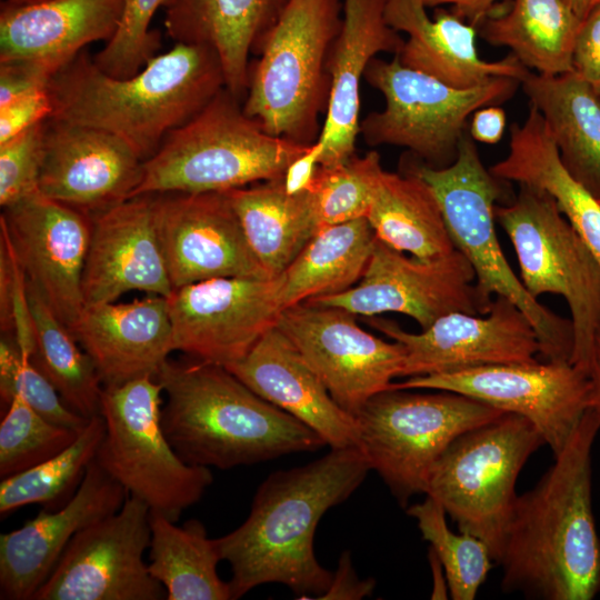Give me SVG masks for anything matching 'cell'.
Instances as JSON below:
<instances>
[{
  "label": "cell",
  "mask_w": 600,
  "mask_h": 600,
  "mask_svg": "<svg viewBox=\"0 0 600 600\" xmlns=\"http://www.w3.org/2000/svg\"><path fill=\"white\" fill-rule=\"evenodd\" d=\"M364 80L384 97V108L360 121V133L371 147L407 148L432 168L450 166L474 111L512 98L520 81L494 77L472 88H454L429 74L373 58Z\"/></svg>",
  "instance_id": "12"
},
{
  "label": "cell",
  "mask_w": 600,
  "mask_h": 600,
  "mask_svg": "<svg viewBox=\"0 0 600 600\" xmlns=\"http://www.w3.org/2000/svg\"><path fill=\"white\" fill-rule=\"evenodd\" d=\"M589 378L591 382L590 408H592L600 416V329L594 339Z\"/></svg>",
  "instance_id": "51"
},
{
  "label": "cell",
  "mask_w": 600,
  "mask_h": 600,
  "mask_svg": "<svg viewBox=\"0 0 600 600\" xmlns=\"http://www.w3.org/2000/svg\"><path fill=\"white\" fill-rule=\"evenodd\" d=\"M52 112V101L47 87L31 91L0 108V144L48 120Z\"/></svg>",
  "instance_id": "44"
},
{
  "label": "cell",
  "mask_w": 600,
  "mask_h": 600,
  "mask_svg": "<svg viewBox=\"0 0 600 600\" xmlns=\"http://www.w3.org/2000/svg\"><path fill=\"white\" fill-rule=\"evenodd\" d=\"M518 186L512 201L496 206V221L513 246L528 292L566 300L574 336L571 363L589 376L600 329V264L549 193Z\"/></svg>",
  "instance_id": "11"
},
{
  "label": "cell",
  "mask_w": 600,
  "mask_h": 600,
  "mask_svg": "<svg viewBox=\"0 0 600 600\" xmlns=\"http://www.w3.org/2000/svg\"><path fill=\"white\" fill-rule=\"evenodd\" d=\"M506 123L507 116L501 107L487 106L473 112L468 131L474 141L494 144L501 140Z\"/></svg>",
  "instance_id": "49"
},
{
  "label": "cell",
  "mask_w": 600,
  "mask_h": 600,
  "mask_svg": "<svg viewBox=\"0 0 600 600\" xmlns=\"http://www.w3.org/2000/svg\"><path fill=\"white\" fill-rule=\"evenodd\" d=\"M573 72L591 84L600 83V3L581 20L576 36Z\"/></svg>",
  "instance_id": "45"
},
{
  "label": "cell",
  "mask_w": 600,
  "mask_h": 600,
  "mask_svg": "<svg viewBox=\"0 0 600 600\" xmlns=\"http://www.w3.org/2000/svg\"><path fill=\"white\" fill-rule=\"evenodd\" d=\"M143 291L170 298L173 287L159 236L157 194H141L92 218L82 276L84 308Z\"/></svg>",
  "instance_id": "22"
},
{
  "label": "cell",
  "mask_w": 600,
  "mask_h": 600,
  "mask_svg": "<svg viewBox=\"0 0 600 600\" xmlns=\"http://www.w3.org/2000/svg\"><path fill=\"white\" fill-rule=\"evenodd\" d=\"M123 0H43L2 4L0 62H33L52 77L87 44L110 40L119 26Z\"/></svg>",
  "instance_id": "27"
},
{
  "label": "cell",
  "mask_w": 600,
  "mask_h": 600,
  "mask_svg": "<svg viewBox=\"0 0 600 600\" xmlns=\"http://www.w3.org/2000/svg\"><path fill=\"white\" fill-rule=\"evenodd\" d=\"M389 388L354 417L357 447L401 507L427 491L436 461L460 434L504 412L471 397Z\"/></svg>",
  "instance_id": "9"
},
{
  "label": "cell",
  "mask_w": 600,
  "mask_h": 600,
  "mask_svg": "<svg viewBox=\"0 0 600 600\" xmlns=\"http://www.w3.org/2000/svg\"><path fill=\"white\" fill-rule=\"evenodd\" d=\"M0 397L4 409L19 397L48 421L77 431L90 420L66 404L54 386L9 337H2L0 342Z\"/></svg>",
  "instance_id": "41"
},
{
  "label": "cell",
  "mask_w": 600,
  "mask_h": 600,
  "mask_svg": "<svg viewBox=\"0 0 600 600\" xmlns=\"http://www.w3.org/2000/svg\"><path fill=\"white\" fill-rule=\"evenodd\" d=\"M600 201V199H598Z\"/></svg>",
  "instance_id": "55"
},
{
  "label": "cell",
  "mask_w": 600,
  "mask_h": 600,
  "mask_svg": "<svg viewBox=\"0 0 600 600\" xmlns=\"http://www.w3.org/2000/svg\"><path fill=\"white\" fill-rule=\"evenodd\" d=\"M499 0H422L427 8H438L450 4L451 11L478 28V26L489 16L497 12Z\"/></svg>",
  "instance_id": "50"
},
{
  "label": "cell",
  "mask_w": 600,
  "mask_h": 600,
  "mask_svg": "<svg viewBox=\"0 0 600 600\" xmlns=\"http://www.w3.org/2000/svg\"><path fill=\"white\" fill-rule=\"evenodd\" d=\"M396 389L461 393L528 419L558 456L591 406V382L570 362L478 366L392 382Z\"/></svg>",
  "instance_id": "14"
},
{
  "label": "cell",
  "mask_w": 600,
  "mask_h": 600,
  "mask_svg": "<svg viewBox=\"0 0 600 600\" xmlns=\"http://www.w3.org/2000/svg\"><path fill=\"white\" fill-rule=\"evenodd\" d=\"M543 444L528 419L504 412L450 443L431 469L426 496L441 504L460 532L480 538L499 562L518 476Z\"/></svg>",
  "instance_id": "10"
},
{
  "label": "cell",
  "mask_w": 600,
  "mask_h": 600,
  "mask_svg": "<svg viewBox=\"0 0 600 600\" xmlns=\"http://www.w3.org/2000/svg\"><path fill=\"white\" fill-rule=\"evenodd\" d=\"M341 12L342 0H289L261 40L242 108L270 134L302 144L318 140Z\"/></svg>",
  "instance_id": "6"
},
{
  "label": "cell",
  "mask_w": 600,
  "mask_h": 600,
  "mask_svg": "<svg viewBox=\"0 0 600 600\" xmlns=\"http://www.w3.org/2000/svg\"><path fill=\"white\" fill-rule=\"evenodd\" d=\"M422 0H387V23L408 34L396 54L411 69L454 88H472L494 77L522 81L530 72L512 53L498 61L480 58L476 47L478 29L438 8L430 18Z\"/></svg>",
  "instance_id": "28"
},
{
  "label": "cell",
  "mask_w": 600,
  "mask_h": 600,
  "mask_svg": "<svg viewBox=\"0 0 600 600\" xmlns=\"http://www.w3.org/2000/svg\"><path fill=\"white\" fill-rule=\"evenodd\" d=\"M27 291L34 334L32 363L70 409L86 419L100 414L103 384L93 361L43 298L28 284Z\"/></svg>",
  "instance_id": "36"
},
{
  "label": "cell",
  "mask_w": 600,
  "mask_h": 600,
  "mask_svg": "<svg viewBox=\"0 0 600 600\" xmlns=\"http://www.w3.org/2000/svg\"><path fill=\"white\" fill-rule=\"evenodd\" d=\"M407 513L416 519L422 538L440 561L451 598L473 600L492 567L488 546L473 534L452 532L444 509L429 496L408 507Z\"/></svg>",
  "instance_id": "38"
},
{
  "label": "cell",
  "mask_w": 600,
  "mask_h": 600,
  "mask_svg": "<svg viewBox=\"0 0 600 600\" xmlns=\"http://www.w3.org/2000/svg\"><path fill=\"white\" fill-rule=\"evenodd\" d=\"M159 236L173 290L223 278H273L261 266L227 191L157 194Z\"/></svg>",
  "instance_id": "20"
},
{
  "label": "cell",
  "mask_w": 600,
  "mask_h": 600,
  "mask_svg": "<svg viewBox=\"0 0 600 600\" xmlns=\"http://www.w3.org/2000/svg\"><path fill=\"white\" fill-rule=\"evenodd\" d=\"M309 147L267 132L223 88L143 161L133 197L224 192L278 179Z\"/></svg>",
  "instance_id": "5"
},
{
  "label": "cell",
  "mask_w": 600,
  "mask_h": 600,
  "mask_svg": "<svg viewBox=\"0 0 600 600\" xmlns=\"http://www.w3.org/2000/svg\"><path fill=\"white\" fill-rule=\"evenodd\" d=\"M81 431L48 421L21 398L14 397L0 423V478L23 472L50 459L70 446Z\"/></svg>",
  "instance_id": "40"
},
{
  "label": "cell",
  "mask_w": 600,
  "mask_h": 600,
  "mask_svg": "<svg viewBox=\"0 0 600 600\" xmlns=\"http://www.w3.org/2000/svg\"><path fill=\"white\" fill-rule=\"evenodd\" d=\"M592 86H593V88H594V90H596L598 97L600 98V83L592 84Z\"/></svg>",
  "instance_id": "54"
},
{
  "label": "cell",
  "mask_w": 600,
  "mask_h": 600,
  "mask_svg": "<svg viewBox=\"0 0 600 600\" xmlns=\"http://www.w3.org/2000/svg\"><path fill=\"white\" fill-rule=\"evenodd\" d=\"M150 508L128 496L116 512L80 530L32 600H161L150 573Z\"/></svg>",
  "instance_id": "15"
},
{
  "label": "cell",
  "mask_w": 600,
  "mask_h": 600,
  "mask_svg": "<svg viewBox=\"0 0 600 600\" xmlns=\"http://www.w3.org/2000/svg\"><path fill=\"white\" fill-rule=\"evenodd\" d=\"M52 76L40 66L22 60L0 62V108L48 86Z\"/></svg>",
  "instance_id": "46"
},
{
  "label": "cell",
  "mask_w": 600,
  "mask_h": 600,
  "mask_svg": "<svg viewBox=\"0 0 600 600\" xmlns=\"http://www.w3.org/2000/svg\"><path fill=\"white\" fill-rule=\"evenodd\" d=\"M283 274L223 277L187 284L168 298L174 351L227 367L277 326Z\"/></svg>",
  "instance_id": "17"
},
{
  "label": "cell",
  "mask_w": 600,
  "mask_h": 600,
  "mask_svg": "<svg viewBox=\"0 0 600 600\" xmlns=\"http://www.w3.org/2000/svg\"><path fill=\"white\" fill-rule=\"evenodd\" d=\"M162 392L153 376L103 386L106 432L96 460L128 496L177 522L200 501L213 476L187 463L171 446L161 423Z\"/></svg>",
  "instance_id": "8"
},
{
  "label": "cell",
  "mask_w": 600,
  "mask_h": 600,
  "mask_svg": "<svg viewBox=\"0 0 600 600\" xmlns=\"http://www.w3.org/2000/svg\"><path fill=\"white\" fill-rule=\"evenodd\" d=\"M542 116L568 172L600 199V98L576 72H529L520 82Z\"/></svg>",
  "instance_id": "30"
},
{
  "label": "cell",
  "mask_w": 600,
  "mask_h": 600,
  "mask_svg": "<svg viewBox=\"0 0 600 600\" xmlns=\"http://www.w3.org/2000/svg\"><path fill=\"white\" fill-rule=\"evenodd\" d=\"M408 170L420 176L434 191L454 248L471 263L480 289L489 297L502 296L520 308L537 332L543 361L571 363L574 346L571 319L556 314L533 298L501 250L494 208L504 192L506 181L484 167L468 129L450 166L432 168L418 163Z\"/></svg>",
  "instance_id": "7"
},
{
  "label": "cell",
  "mask_w": 600,
  "mask_h": 600,
  "mask_svg": "<svg viewBox=\"0 0 600 600\" xmlns=\"http://www.w3.org/2000/svg\"><path fill=\"white\" fill-rule=\"evenodd\" d=\"M29 287L70 331L83 310L82 276L92 218L37 191L0 218Z\"/></svg>",
  "instance_id": "18"
},
{
  "label": "cell",
  "mask_w": 600,
  "mask_h": 600,
  "mask_svg": "<svg viewBox=\"0 0 600 600\" xmlns=\"http://www.w3.org/2000/svg\"><path fill=\"white\" fill-rule=\"evenodd\" d=\"M376 240L367 218L319 229L282 272L283 309L356 286Z\"/></svg>",
  "instance_id": "34"
},
{
  "label": "cell",
  "mask_w": 600,
  "mask_h": 600,
  "mask_svg": "<svg viewBox=\"0 0 600 600\" xmlns=\"http://www.w3.org/2000/svg\"><path fill=\"white\" fill-rule=\"evenodd\" d=\"M387 0H342V23L328 58L331 86L318 141L321 166L346 162L360 133V84L378 53L398 54L404 39L386 20Z\"/></svg>",
  "instance_id": "24"
},
{
  "label": "cell",
  "mask_w": 600,
  "mask_h": 600,
  "mask_svg": "<svg viewBox=\"0 0 600 600\" xmlns=\"http://www.w3.org/2000/svg\"><path fill=\"white\" fill-rule=\"evenodd\" d=\"M576 16L583 20L587 14L600 3V0H564Z\"/></svg>",
  "instance_id": "52"
},
{
  "label": "cell",
  "mask_w": 600,
  "mask_h": 600,
  "mask_svg": "<svg viewBox=\"0 0 600 600\" xmlns=\"http://www.w3.org/2000/svg\"><path fill=\"white\" fill-rule=\"evenodd\" d=\"M227 193L251 250L271 277L282 273L318 231L310 191L288 193L282 177Z\"/></svg>",
  "instance_id": "31"
},
{
  "label": "cell",
  "mask_w": 600,
  "mask_h": 600,
  "mask_svg": "<svg viewBox=\"0 0 600 600\" xmlns=\"http://www.w3.org/2000/svg\"><path fill=\"white\" fill-rule=\"evenodd\" d=\"M373 579L360 580L354 571L349 551L341 553L336 573L327 591L318 599H361L372 593Z\"/></svg>",
  "instance_id": "47"
},
{
  "label": "cell",
  "mask_w": 600,
  "mask_h": 600,
  "mask_svg": "<svg viewBox=\"0 0 600 600\" xmlns=\"http://www.w3.org/2000/svg\"><path fill=\"white\" fill-rule=\"evenodd\" d=\"M580 23L564 0H512L504 11L487 17L477 29L486 42L509 48L527 69L558 76L573 71Z\"/></svg>",
  "instance_id": "32"
},
{
  "label": "cell",
  "mask_w": 600,
  "mask_h": 600,
  "mask_svg": "<svg viewBox=\"0 0 600 600\" xmlns=\"http://www.w3.org/2000/svg\"><path fill=\"white\" fill-rule=\"evenodd\" d=\"M39 1H43V0H6L4 3H7V4H29V3H34V2H39Z\"/></svg>",
  "instance_id": "53"
},
{
  "label": "cell",
  "mask_w": 600,
  "mask_h": 600,
  "mask_svg": "<svg viewBox=\"0 0 600 600\" xmlns=\"http://www.w3.org/2000/svg\"><path fill=\"white\" fill-rule=\"evenodd\" d=\"M383 170L376 150L363 157L353 154L340 164H320L309 189L318 230L367 218Z\"/></svg>",
  "instance_id": "39"
},
{
  "label": "cell",
  "mask_w": 600,
  "mask_h": 600,
  "mask_svg": "<svg viewBox=\"0 0 600 600\" xmlns=\"http://www.w3.org/2000/svg\"><path fill=\"white\" fill-rule=\"evenodd\" d=\"M104 432V420L97 414L61 452L23 472L1 479V518L32 503H40L48 510L63 507L96 459Z\"/></svg>",
  "instance_id": "37"
},
{
  "label": "cell",
  "mask_w": 600,
  "mask_h": 600,
  "mask_svg": "<svg viewBox=\"0 0 600 600\" xmlns=\"http://www.w3.org/2000/svg\"><path fill=\"white\" fill-rule=\"evenodd\" d=\"M71 333L93 361L103 386L156 377L174 351L168 300L157 294L84 308Z\"/></svg>",
  "instance_id": "26"
},
{
  "label": "cell",
  "mask_w": 600,
  "mask_h": 600,
  "mask_svg": "<svg viewBox=\"0 0 600 600\" xmlns=\"http://www.w3.org/2000/svg\"><path fill=\"white\" fill-rule=\"evenodd\" d=\"M323 152V146L317 140L287 168L282 181L290 194H298L310 189Z\"/></svg>",
  "instance_id": "48"
},
{
  "label": "cell",
  "mask_w": 600,
  "mask_h": 600,
  "mask_svg": "<svg viewBox=\"0 0 600 600\" xmlns=\"http://www.w3.org/2000/svg\"><path fill=\"white\" fill-rule=\"evenodd\" d=\"M356 317L306 301L283 309L277 322L334 401L353 417L401 377L406 359L401 343L363 330Z\"/></svg>",
  "instance_id": "16"
},
{
  "label": "cell",
  "mask_w": 600,
  "mask_h": 600,
  "mask_svg": "<svg viewBox=\"0 0 600 600\" xmlns=\"http://www.w3.org/2000/svg\"><path fill=\"white\" fill-rule=\"evenodd\" d=\"M367 219L377 239L417 258L456 249L434 191L411 170L382 171Z\"/></svg>",
  "instance_id": "33"
},
{
  "label": "cell",
  "mask_w": 600,
  "mask_h": 600,
  "mask_svg": "<svg viewBox=\"0 0 600 600\" xmlns=\"http://www.w3.org/2000/svg\"><path fill=\"white\" fill-rule=\"evenodd\" d=\"M51 118L111 132L144 161L166 137L199 113L223 88L217 53L176 42L136 74L103 72L81 51L49 81Z\"/></svg>",
  "instance_id": "3"
},
{
  "label": "cell",
  "mask_w": 600,
  "mask_h": 600,
  "mask_svg": "<svg viewBox=\"0 0 600 600\" xmlns=\"http://www.w3.org/2000/svg\"><path fill=\"white\" fill-rule=\"evenodd\" d=\"M308 301L363 317L402 313L423 330L450 312L484 314L493 297L480 289L471 263L457 249L420 259L407 257L377 239L366 271L356 286Z\"/></svg>",
  "instance_id": "13"
},
{
  "label": "cell",
  "mask_w": 600,
  "mask_h": 600,
  "mask_svg": "<svg viewBox=\"0 0 600 600\" xmlns=\"http://www.w3.org/2000/svg\"><path fill=\"white\" fill-rule=\"evenodd\" d=\"M599 431L600 416L589 408L553 464L517 496L498 562L504 592L541 600H591L600 593L591 470Z\"/></svg>",
  "instance_id": "1"
},
{
  "label": "cell",
  "mask_w": 600,
  "mask_h": 600,
  "mask_svg": "<svg viewBox=\"0 0 600 600\" xmlns=\"http://www.w3.org/2000/svg\"><path fill=\"white\" fill-rule=\"evenodd\" d=\"M368 323L401 343L406 359L401 377H421L478 366L537 361V332L509 299L496 296L484 314L450 312L420 333L397 322L368 317Z\"/></svg>",
  "instance_id": "19"
},
{
  "label": "cell",
  "mask_w": 600,
  "mask_h": 600,
  "mask_svg": "<svg viewBox=\"0 0 600 600\" xmlns=\"http://www.w3.org/2000/svg\"><path fill=\"white\" fill-rule=\"evenodd\" d=\"M226 368L258 396L312 429L331 449L357 447L356 418L334 401L277 326Z\"/></svg>",
  "instance_id": "25"
},
{
  "label": "cell",
  "mask_w": 600,
  "mask_h": 600,
  "mask_svg": "<svg viewBox=\"0 0 600 600\" xmlns=\"http://www.w3.org/2000/svg\"><path fill=\"white\" fill-rule=\"evenodd\" d=\"M289 0H167L164 28L174 42L202 44L218 56L226 89L244 99L250 62Z\"/></svg>",
  "instance_id": "29"
},
{
  "label": "cell",
  "mask_w": 600,
  "mask_h": 600,
  "mask_svg": "<svg viewBox=\"0 0 600 600\" xmlns=\"http://www.w3.org/2000/svg\"><path fill=\"white\" fill-rule=\"evenodd\" d=\"M193 360L168 359L156 374L167 396L164 434L187 463L227 470L326 444L226 367Z\"/></svg>",
  "instance_id": "4"
},
{
  "label": "cell",
  "mask_w": 600,
  "mask_h": 600,
  "mask_svg": "<svg viewBox=\"0 0 600 600\" xmlns=\"http://www.w3.org/2000/svg\"><path fill=\"white\" fill-rule=\"evenodd\" d=\"M127 497L94 459L63 507L43 509L20 528L0 536V598L32 600L71 539L119 510Z\"/></svg>",
  "instance_id": "23"
},
{
  "label": "cell",
  "mask_w": 600,
  "mask_h": 600,
  "mask_svg": "<svg viewBox=\"0 0 600 600\" xmlns=\"http://www.w3.org/2000/svg\"><path fill=\"white\" fill-rule=\"evenodd\" d=\"M371 470L358 447L331 449L301 467L271 473L258 488L248 518L216 539L231 568V599L266 583H281L318 599L332 573L317 560L313 538L321 517L344 501Z\"/></svg>",
  "instance_id": "2"
},
{
  "label": "cell",
  "mask_w": 600,
  "mask_h": 600,
  "mask_svg": "<svg viewBox=\"0 0 600 600\" xmlns=\"http://www.w3.org/2000/svg\"><path fill=\"white\" fill-rule=\"evenodd\" d=\"M47 121L0 144V206L2 209L39 191Z\"/></svg>",
  "instance_id": "43"
},
{
  "label": "cell",
  "mask_w": 600,
  "mask_h": 600,
  "mask_svg": "<svg viewBox=\"0 0 600 600\" xmlns=\"http://www.w3.org/2000/svg\"><path fill=\"white\" fill-rule=\"evenodd\" d=\"M151 539L148 568L166 589V600H230L229 581L221 580V560L216 539L202 522L188 520L177 526L150 511Z\"/></svg>",
  "instance_id": "35"
},
{
  "label": "cell",
  "mask_w": 600,
  "mask_h": 600,
  "mask_svg": "<svg viewBox=\"0 0 600 600\" xmlns=\"http://www.w3.org/2000/svg\"><path fill=\"white\" fill-rule=\"evenodd\" d=\"M143 160L118 136L54 118L47 121L38 189L94 216L133 197Z\"/></svg>",
  "instance_id": "21"
},
{
  "label": "cell",
  "mask_w": 600,
  "mask_h": 600,
  "mask_svg": "<svg viewBox=\"0 0 600 600\" xmlns=\"http://www.w3.org/2000/svg\"><path fill=\"white\" fill-rule=\"evenodd\" d=\"M167 0H123L121 20L114 36L93 59L106 73L127 78L139 72L156 56L160 34L151 20Z\"/></svg>",
  "instance_id": "42"
}]
</instances>
